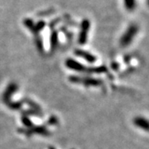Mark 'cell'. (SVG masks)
<instances>
[{"label":"cell","mask_w":149,"mask_h":149,"mask_svg":"<svg viewBox=\"0 0 149 149\" xmlns=\"http://www.w3.org/2000/svg\"><path fill=\"white\" fill-rule=\"evenodd\" d=\"M138 32H139V27L136 24L130 25L120 38L119 43H120L121 47H127L128 45H130L134 39V37H136Z\"/></svg>","instance_id":"cell-1"},{"label":"cell","mask_w":149,"mask_h":149,"mask_svg":"<svg viewBox=\"0 0 149 149\" xmlns=\"http://www.w3.org/2000/svg\"><path fill=\"white\" fill-rule=\"evenodd\" d=\"M69 81L75 84H83L85 86H100L103 85V82L100 79H95L91 77H81L76 75L70 76Z\"/></svg>","instance_id":"cell-2"},{"label":"cell","mask_w":149,"mask_h":149,"mask_svg":"<svg viewBox=\"0 0 149 149\" xmlns=\"http://www.w3.org/2000/svg\"><path fill=\"white\" fill-rule=\"evenodd\" d=\"M91 28V22L89 19H84L80 23V29L79 37H78V42L80 45H85L88 40V32Z\"/></svg>","instance_id":"cell-3"},{"label":"cell","mask_w":149,"mask_h":149,"mask_svg":"<svg viewBox=\"0 0 149 149\" xmlns=\"http://www.w3.org/2000/svg\"><path fill=\"white\" fill-rule=\"evenodd\" d=\"M18 132L20 133H23L27 136H31L32 134H40L43 136H48L50 135V132L47 130V128L45 126H33L31 128L27 129H18Z\"/></svg>","instance_id":"cell-4"},{"label":"cell","mask_w":149,"mask_h":149,"mask_svg":"<svg viewBox=\"0 0 149 149\" xmlns=\"http://www.w3.org/2000/svg\"><path fill=\"white\" fill-rule=\"evenodd\" d=\"M65 65L66 67L70 70H72L74 71H77V72H87L88 73V70L85 65L81 64L80 62L75 61L72 58H68L65 61Z\"/></svg>","instance_id":"cell-5"},{"label":"cell","mask_w":149,"mask_h":149,"mask_svg":"<svg viewBox=\"0 0 149 149\" xmlns=\"http://www.w3.org/2000/svg\"><path fill=\"white\" fill-rule=\"evenodd\" d=\"M74 54H75V56H79L80 58L85 59V61L87 62H89V63H95L96 61H97L96 56H95L93 54H91L89 52L84 51V50H81V49L75 50L74 51Z\"/></svg>","instance_id":"cell-6"},{"label":"cell","mask_w":149,"mask_h":149,"mask_svg":"<svg viewBox=\"0 0 149 149\" xmlns=\"http://www.w3.org/2000/svg\"><path fill=\"white\" fill-rule=\"evenodd\" d=\"M133 124L138 127V128H141L143 130H145V131H148V128H149V124H148V121L143 117H136L133 118Z\"/></svg>","instance_id":"cell-7"},{"label":"cell","mask_w":149,"mask_h":149,"mask_svg":"<svg viewBox=\"0 0 149 149\" xmlns=\"http://www.w3.org/2000/svg\"><path fill=\"white\" fill-rule=\"evenodd\" d=\"M17 90V86L15 84H11L8 86V88L6 89L5 92L3 95V101H4L5 104L8 102L10 101L11 96L14 94V92Z\"/></svg>","instance_id":"cell-8"},{"label":"cell","mask_w":149,"mask_h":149,"mask_svg":"<svg viewBox=\"0 0 149 149\" xmlns=\"http://www.w3.org/2000/svg\"><path fill=\"white\" fill-rule=\"evenodd\" d=\"M50 43H51V49L52 52H54L58 45V32L57 31H52V34H51V37H50Z\"/></svg>","instance_id":"cell-9"},{"label":"cell","mask_w":149,"mask_h":149,"mask_svg":"<svg viewBox=\"0 0 149 149\" xmlns=\"http://www.w3.org/2000/svg\"><path fill=\"white\" fill-rule=\"evenodd\" d=\"M46 25H47V23H46V22L43 21V20H40V21H38L37 23H35L34 24V27L32 28V30L31 32L33 33V34H35V35H38V33L40 32H42L43 29L45 28L46 27Z\"/></svg>","instance_id":"cell-10"},{"label":"cell","mask_w":149,"mask_h":149,"mask_svg":"<svg viewBox=\"0 0 149 149\" xmlns=\"http://www.w3.org/2000/svg\"><path fill=\"white\" fill-rule=\"evenodd\" d=\"M125 8L128 11H133L136 8V0H123Z\"/></svg>","instance_id":"cell-11"},{"label":"cell","mask_w":149,"mask_h":149,"mask_svg":"<svg viewBox=\"0 0 149 149\" xmlns=\"http://www.w3.org/2000/svg\"><path fill=\"white\" fill-rule=\"evenodd\" d=\"M23 24H24V26L27 27V29H29L30 31H32L35 23H34V22H33L32 18H25L23 20Z\"/></svg>","instance_id":"cell-12"},{"label":"cell","mask_w":149,"mask_h":149,"mask_svg":"<svg viewBox=\"0 0 149 149\" xmlns=\"http://www.w3.org/2000/svg\"><path fill=\"white\" fill-rule=\"evenodd\" d=\"M22 123L27 128H31L34 126L33 123H32V121H31V120L29 119V118L27 117V116H22Z\"/></svg>","instance_id":"cell-13"},{"label":"cell","mask_w":149,"mask_h":149,"mask_svg":"<svg viewBox=\"0 0 149 149\" xmlns=\"http://www.w3.org/2000/svg\"><path fill=\"white\" fill-rule=\"evenodd\" d=\"M35 42H36V45H37V49L42 52L43 50H44V48H43V43H42V38L39 37L38 35L36 37V39H35Z\"/></svg>","instance_id":"cell-14"},{"label":"cell","mask_w":149,"mask_h":149,"mask_svg":"<svg viewBox=\"0 0 149 149\" xmlns=\"http://www.w3.org/2000/svg\"><path fill=\"white\" fill-rule=\"evenodd\" d=\"M57 123H58V118L56 117H55V116H52V117L49 118L47 123L48 124H51V125H56Z\"/></svg>","instance_id":"cell-15"},{"label":"cell","mask_w":149,"mask_h":149,"mask_svg":"<svg viewBox=\"0 0 149 149\" xmlns=\"http://www.w3.org/2000/svg\"><path fill=\"white\" fill-rule=\"evenodd\" d=\"M53 10H47L46 12H42V13H40V14H38L39 16H49L51 14H52L53 13Z\"/></svg>","instance_id":"cell-16"},{"label":"cell","mask_w":149,"mask_h":149,"mask_svg":"<svg viewBox=\"0 0 149 149\" xmlns=\"http://www.w3.org/2000/svg\"><path fill=\"white\" fill-rule=\"evenodd\" d=\"M59 22H60V18H57V19H55V20H54L53 22H52L51 23H49V26H50V27L52 28V27H55V26H56V24L58 23Z\"/></svg>","instance_id":"cell-17"},{"label":"cell","mask_w":149,"mask_h":149,"mask_svg":"<svg viewBox=\"0 0 149 149\" xmlns=\"http://www.w3.org/2000/svg\"><path fill=\"white\" fill-rule=\"evenodd\" d=\"M112 67H113V69L114 70H117L119 68V65L116 63V62H113V63H112Z\"/></svg>","instance_id":"cell-18"},{"label":"cell","mask_w":149,"mask_h":149,"mask_svg":"<svg viewBox=\"0 0 149 149\" xmlns=\"http://www.w3.org/2000/svg\"><path fill=\"white\" fill-rule=\"evenodd\" d=\"M49 149H55L54 148H52V147H51V148H49Z\"/></svg>","instance_id":"cell-19"}]
</instances>
